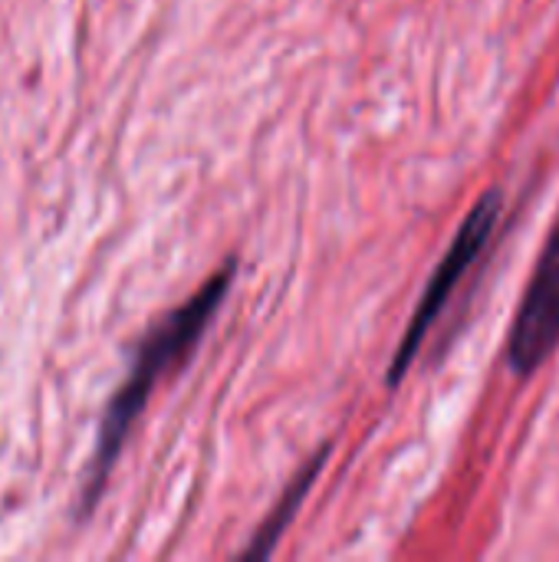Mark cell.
Wrapping results in <instances>:
<instances>
[{"label":"cell","mask_w":559,"mask_h":562,"mask_svg":"<svg viewBox=\"0 0 559 562\" xmlns=\"http://www.w3.org/2000/svg\"><path fill=\"white\" fill-rule=\"evenodd\" d=\"M234 270L237 260H227L221 270L211 273V280L178 310H171L168 316H161L135 346V359L132 369L125 375V382L119 385V392L109 398L105 415L99 422V438H96V451L92 461L82 474V497H79V517L89 514L96 507V501L105 491V481L115 468V458L122 451V445L128 441V431L135 425V418L142 415L148 395L155 392V382L178 362H185L191 356V349L198 346V339L204 336L211 316L221 310L231 283H234Z\"/></svg>","instance_id":"6da1fadb"},{"label":"cell","mask_w":559,"mask_h":562,"mask_svg":"<svg viewBox=\"0 0 559 562\" xmlns=\"http://www.w3.org/2000/svg\"><path fill=\"white\" fill-rule=\"evenodd\" d=\"M501 214H504V194H501V188H488V191L474 201V207L468 211V217L461 221L455 240L448 244L441 263L435 267V273H432V280H428V286H425V293H422V300H418V306H415V313H412V319H409V329H405V336H402V342H399V349H395V356H392V366H389V375H385L392 389H395V385L405 379V372L412 369V362H415V356H418L425 336L432 333V326L438 323V316H441L445 306L451 303L458 283H461V280L474 270V263L484 257V250H488V244L494 240V231H497V224H501Z\"/></svg>","instance_id":"7a4b0ae2"},{"label":"cell","mask_w":559,"mask_h":562,"mask_svg":"<svg viewBox=\"0 0 559 562\" xmlns=\"http://www.w3.org/2000/svg\"><path fill=\"white\" fill-rule=\"evenodd\" d=\"M559 346V211L507 333V369L530 379Z\"/></svg>","instance_id":"3957f363"},{"label":"cell","mask_w":559,"mask_h":562,"mask_svg":"<svg viewBox=\"0 0 559 562\" xmlns=\"http://www.w3.org/2000/svg\"><path fill=\"white\" fill-rule=\"evenodd\" d=\"M326 454H329V445H323V448H320V451L303 464V471L290 481V487L283 491L280 504L270 510L267 524L257 530V537H254V540H250V547L244 550V560H264V557H270V553H273L277 540L283 537V530H287V527H290V520L297 517V507H300V504H303V497L313 491V481H316V474L323 471Z\"/></svg>","instance_id":"277c9868"}]
</instances>
